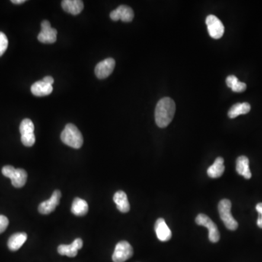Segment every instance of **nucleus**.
I'll return each mask as SVG.
<instances>
[{
    "label": "nucleus",
    "instance_id": "9b49d317",
    "mask_svg": "<svg viewBox=\"0 0 262 262\" xmlns=\"http://www.w3.org/2000/svg\"><path fill=\"white\" fill-rule=\"evenodd\" d=\"M110 17L115 21L121 20L123 22H131L134 17L133 10L129 6L120 5L112 11Z\"/></svg>",
    "mask_w": 262,
    "mask_h": 262
},
{
    "label": "nucleus",
    "instance_id": "f257e3e1",
    "mask_svg": "<svg viewBox=\"0 0 262 262\" xmlns=\"http://www.w3.org/2000/svg\"><path fill=\"white\" fill-rule=\"evenodd\" d=\"M176 112V104L173 99L165 97L160 99L156 106L155 122L157 126L166 128L173 120Z\"/></svg>",
    "mask_w": 262,
    "mask_h": 262
},
{
    "label": "nucleus",
    "instance_id": "dca6fc26",
    "mask_svg": "<svg viewBox=\"0 0 262 262\" xmlns=\"http://www.w3.org/2000/svg\"><path fill=\"white\" fill-rule=\"evenodd\" d=\"M236 170L239 175L243 176L245 179L251 178V172L249 167V160L246 156H240L236 161Z\"/></svg>",
    "mask_w": 262,
    "mask_h": 262
},
{
    "label": "nucleus",
    "instance_id": "6ab92c4d",
    "mask_svg": "<svg viewBox=\"0 0 262 262\" xmlns=\"http://www.w3.org/2000/svg\"><path fill=\"white\" fill-rule=\"evenodd\" d=\"M114 202L116 205V208L121 213H128L130 211V204L128 196L123 191H118L114 195Z\"/></svg>",
    "mask_w": 262,
    "mask_h": 262
},
{
    "label": "nucleus",
    "instance_id": "cd10ccee",
    "mask_svg": "<svg viewBox=\"0 0 262 262\" xmlns=\"http://www.w3.org/2000/svg\"><path fill=\"white\" fill-rule=\"evenodd\" d=\"M256 211L259 213V214H262V202L257 204L256 206Z\"/></svg>",
    "mask_w": 262,
    "mask_h": 262
},
{
    "label": "nucleus",
    "instance_id": "f03ea898",
    "mask_svg": "<svg viewBox=\"0 0 262 262\" xmlns=\"http://www.w3.org/2000/svg\"><path fill=\"white\" fill-rule=\"evenodd\" d=\"M61 139L64 144L74 148H81L83 137L78 128L73 124H67L61 134Z\"/></svg>",
    "mask_w": 262,
    "mask_h": 262
},
{
    "label": "nucleus",
    "instance_id": "9d476101",
    "mask_svg": "<svg viewBox=\"0 0 262 262\" xmlns=\"http://www.w3.org/2000/svg\"><path fill=\"white\" fill-rule=\"evenodd\" d=\"M115 67V59L108 58L100 61L95 68V74L98 79H105L113 72Z\"/></svg>",
    "mask_w": 262,
    "mask_h": 262
},
{
    "label": "nucleus",
    "instance_id": "4468645a",
    "mask_svg": "<svg viewBox=\"0 0 262 262\" xmlns=\"http://www.w3.org/2000/svg\"><path fill=\"white\" fill-rule=\"evenodd\" d=\"M64 11L74 16L80 14L84 8V4L80 0H64L61 2Z\"/></svg>",
    "mask_w": 262,
    "mask_h": 262
},
{
    "label": "nucleus",
    "instance_id": "c85d7f7f",
    "mask_svg": "<svg viewBox=\"0 0 262 262\" xmlns=\"http://www.w3.org/2000/svg\"><path fill=\"white\" fill-rule=\"evenodd\" d=\"M257 225L258 227L262 228V214H259V218L257 220Z\"/></svg>",
    "mask_w": 262,
    "mask_h": 262
},
{
    "label": "nucleus",
    "instance_id": "423d86ee",
    "mask_svg": "<svg viewBox=\"0 0 262 262\" xmlns=\"http://www.w3.org/2000/svg\"><path fill=\"white\" fill-rule=\"evenodd\" d=\"M132 255L133 249L131 245L127 241H120L115 246L112 260L114 262H125L132 257Z\"/></svg>",
    "mask_w": 262,
    "mask_h": 262
},
{
    "label": "nucleus",
    "instance_id": "393cba45",
    "mask_svg": "<svg viewBox=\"0 0 262 262\" xmlns=\"http://www.w3.org/2000/svg\"><path fill=\"white\" fill-rule=\"evenodd\" d=\"M16 168L12 165H6L4 166L1 169V173L4 175L5 177L11 179L12 176H13V173H14Z\"/></svg>",
    "mask_w": 262,
    "mask_h": 262
},
{
    "label": "nucleus",
    "instance_id": "ddd939ff",
    "mask_svg": "<svg viewBox=\"0 0 262 262\" xmlns=\"http://www.w3.org/2000/svg\"><path fill=\"white\" fill-rule=\"evenodd\" d=\"M154 230L157 238L162 242L168 241L171 239L172 232L163 218H160L156 221Z\"/></svg>",
    "mask_w": 262,
    "mask_h": 262
},
{
    "label": "nucleus",
    "instance_id": "1a4fd4ad",
    "mask_svg": "<svg viewBox=\"0 0 262 262\" xmlns=\"http://www.w3.org/2000/svg\"><path fill=\"white\" fill-rule=\"evenodd\" d=\"M61 197V192L59 190L54 191L52 196L48 200L44 201L39 204V212L44 215H48L55 211L56 207L59 205L60 199Z\"/></svg>",
    "mask_w": 262,
    "mask_h": 262
},
{
    "label": "nucleus",
    "instance_id": "6e6552de",
    "mask_svg": "<svg viewBox=\"0 0 262 262\" xmlns=\"http://www.w3.org/2000/svg\"><path fill=\"white\" fill-rule=\"evenodd\" d=\"M42 30L38 34V40L42 43L52 44L55 42L57 39L56 29L51 27L50 23L48 20H45L41 23Z\"/></svg>",
    "mask_w": 262,
    "mask_h": 262
},
{
    "label": "nucleus",
    "instance_id": "a878e982",
    "mask_svg": "<svg viewBox=\"0 0 262 262\" xmlns=\"http://www.w3.org/2000/svg\"><path fill=\"white\" fill-rule=\"evenodd\" d=\"M8 218L4 215H0V234L5 231L8 227Z\"/></svg>",
    "mask_w": 262,
    "mask_h": 262
},
{
    "label": "nucleus",
    "instance_id": "412c9836",
    "mask_svg": "<svg viewBox=\"0 0 262 262\" xmlns=\"http://www.w3.org/2000/svg\"><path fill=\"white\" fill-rule=\"evenodd\" d=\"M250 111V105L247 102L237 103L233 105L228 112L229 117L231 119L237 117L240 115H246Z\"/></svg>",
    "mask_w": 262,
    "mask_h": 262
},
{
    "label": "nucleus",
    "instance_id": "39448f33",
    "mask_svg": "<svg viewBox=\"0 0 262 262\" xmlns=\"http://www.w3.org/2000/svg\"><path fill=\"white\" fill-rule=\"evenodd\" d=\"M196 224L203 226L208 229V238L212 243H217L220 239V233L215 223L205 214L200 213L195 219Z\"/></svg>",
    "mask_w": 262,
    "mask_h": 262
},
{
    "label": "nucleus",
    "instance_id": "4be33fe9",
    "mask_svg": "<svg viewBox=\"0 0 262 262\" xmlns=\"http://www.w3.org/2000/svg\"><path fill=\"white\" fill-rule=\"evenodd\" d=\"M28 175L26 170L22 168H16L11 177L12 184L14 187L21 188L26 184Z\"/></svg>",
    "mask_w": 262,
    "mask_h": 262
},
{
    "label": "nucleus",
    "instance_id": "0eeeda50",
    "mask_svg": "<svg viewBox=\"0 0 262 262\" xmlns=\"http://www.w3.org/2000/svg\"><path fill=\"white\" fill-rule=\"evenodd\" d=\"M207 28L208 33L213 39H218L224 35V26L222 22L213 15H209L206 17Z\"/></svg>",
    "mask_w": 262,
    "mask_h": 262
},
{
    "label": "nucleus",
    "instance_id": "b1692460",
    "mask_svg": "<svg viewBox=\"0 0 262 262\" xmlns=\"http://www.w3.org/2000/svg\"><path fill=\"white\" fill-rule=\"evenodd\" d=\"M8 47V39L5 33L0 32V57L5 52Z\"/></svg>",
    "mask_w": 262,
    "mask_h": 262
},
{
    "label": "nucleus",
    "instance_id": "aec40b11",
    "mask_svg": "<svg viewBox=\"0 0 262 262\" xmlns=\"http://www.w3.org/2000/svg\"><path fill=\"white\" fill-rule=\"evenodd\" d=\"M71 211L77 216H82L88 212V204L84 199L76 197L71 205Z\"/></svg>",
    "mask_w": 262,
    "mask_h": 262
},
{
    "label": "nucleus",
    "instance_id": "bb28decb",
    "mask_svg": "<svg viewBox=\"0 0 262 262\" xmlns=\"http://www.w3.org/2000/svg\"><path fill=\"white\" fill-rule=\"evenodd\" d=\"M42 81L48 83V84H51L52 85L54 82L53 78L50 76H47V77H44Z\"/></svg>",
    "mask_w": 262,
    "mask_h": 262
},
{
    "label": "nucleus",
    "instance_id": "5701e85b",
    "mask_svg": "<svg viewBox=\"0 0 262 262\" xmlns=\"http://www.w3.org/2000/svg\"><path fill=\"white\" fill-rule=\"evenodd\" d=\"M226 82H227V86L235 93H242V92L245 91L247 87L246 83L239 81L238 79L234 75H230L227 77Z\"/></svg>",
    "mask_w": 262,
    "mask_h": 262
},
{
    "label": "nucleus",
    "instance_id": "7ed1b4c3",
    "mask_svg": "<svg viewBox=\"0 0 262 262\" xmlns=\"http://www.w3.org/2000/svg\"><path fill=\"white\" fill-rule=\"evenodd\" d=\"M231 203L229 199H222L218 203V209L220 218L228 229L234 231L238 227V223L231 215Z\"/></svg>",
    "mask_w": 262,
    "mask_h": 262
},
{
    "label": "nucleus",
    "instance_id": "f3484780",
    "mask_svg": "<svg viewBox=\"0 0 262 262\" xmlns=\"http://www.w3.org/2000/svg\"><path fill=\"white\" fill-rule=\"evenodd\" d=\"M224 162V160L222 157H217L214 161L213 164L210 166L207 170L208 176L212 179L221 177L224 173V170H225Z\"/></svg>",
    "mask_w": 262,
    "mask_h": 262
},
{
    "label": "nucleus",
    "instance_id": "c756f323",
    "mask_svg": "<svg viewBox=\"0 0 262 262\" xmlns=\"http://www.w3.org/2000/svg\"><path fill=\"white\" fill-rule=\"evenodd\" d=\"M25 0H12L11 2L13 4H20L25 2Z\"/></svg>",
    "mask_w": 262,
    "mask_h": 262
},
{
    "label": "nucleus",
    "instance_id": "f8f14e48",
    "mask_svg": "<svg viewBox=\"0 0 262 262\" xmlns=\"http://www.w3.org/2000/svg\"><path fill=\"white\" fill-rule=\"evenodd\" d=\"M83 242L81 238H77L70 245H60L58 252L60 255L68 257H75L77 252L82 247Z\"/></svg>",
    "mask_w": 262,
    "mask_h": 262
},
{
    "label": "nucleus",
    "instance_id": "2eb2a0df",
    "mask_svg": "<svg viewBox=\"0 0 262 262\" xmlns=\"http://www.w3.org/2000/svg\"><path fill=\"white\" fill-rule=\"evenodd\" d=\"M27 234L25 232L15 233L10 236L7 242V246L12 251H16L21 247L27 240Z\"/></svg>",
    "mask_w": 262,
    "mask_h": 262
},
{
    "label": "nucleus",
    "instance_id": "a211bd4d",
    "mask_svg": "<svg viewBox=\"0 0 262 262\" xmlns=\"http://www.w3.org/2000/svg\"><path fill=\"white\" fill-rule=\"evenodd\" d=\"M52 86L44 81H38L33 83L31 87V91L35 96H45L52 92Z\"/></svg>",
    "mask_w": 262,
    "mask_h": 262
},
{
    "label": "nucleus",
    "instance_id": "20e7f679",
    "mask_svg": "<svg viewBox=\"0 0 262 262\" xmlns=\"http://www.w3.org/2000/svg\"><path fill=\"white\" fill-rule=\"evenodd\" d=\"M21 142L26 147H32L36 141L34 133V125L30 119H24L20 125Z\"/></svg>",
    "mask_w": 262,
    "mask_h": 262
}]
</instances>
